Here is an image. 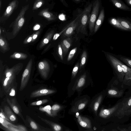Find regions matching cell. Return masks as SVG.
Returning a JSON list of instances; mask_svg holds the SVG:
<instances>
[{
  "instance_id": "obj_1",
  "label": "cell",
  "mask_w": 131,
  "mask_h": 131,
  "mask_svg": "<svg viewBox=\"0 0 131 131\" xmlns=\"http://www.w3.org/2000/svg\"><path fill=\"white\" fill-rule=\"evenodd\" d=\"M92 6V5L91 4L89 5L81 13L78 25L76 29L77 34L80 32L83 34L87 35L86 27L89 22L90 13Z\"/></svg>"
},
{
  "instance_id": "obj_2",
  "label": "cell",
  "mask_w": 131,
  "mask_h": 131,
  "mask_svg": "<svg viewBox=\"0 0 131 131\" xmlns=\"http://www.w3.org/2000/svg\"><path fill=\"white\" fill-rule=\"evenodd\" d=\"M106 56L109 62L119 78H123L124 73L122 68L121 61L110 54L106 53Z\"/></svg>"
},
{
  "instance_id": "obj_3",
  "label": "cell",
  "mask_w": 131,
  "mask_h": 131,
  "mask_svg": "<svg viewBox=\"0 0 131 131\" xmlns=\"http://www.w3.org/2000/svg\"><path fill=\"white\" fill-rule=\"evenodd\" d=\"M29 6V5H27L23 7L15 20L13 27V35H15L19 31L24 25L25 21L24 15Z\"/></svg>"
},
{
  "instance_id": "obj_4",
  "label": "cell",
  "mask_w": 131,
  "mask_h": 131,
  "mask_svg": "<svg viewBox=\"0 0 131 131\" xmlns=\"http://www.w3.org/2000/svg\"><path fill=\"white\" fill-rule=\"evenodd\" d=\"M93 4L92 11L90 14L88 22L89 29L91 33L92 32L94 31L100 8V2L98 0H96Z\"/></svg>"
},
{
  "instance_id": "obj_5",
  "label": "cell",
  "mask_w": 131,
  "mask_h": 131,
  "mask_svg": "<svg viewBox=\"0 0 131 131\" xmlns=\"http://www.w3.org/2000/svg\"><path fill=\"white\" fill-rule=\"evenodd\" d=\"M32 61L30 59L23 73L19 88L20 91L23 90L26 86L29 80L31 71Z\"/></svg>"
},
{
  "instance_id": "obj_6",
  "label": "cell",
  "mask_w": 131,
  "mask_h": 131,
  "mask_svg": "<svg viewBox=\"0 0 131 131\" xmlns=\"http://www.w3.org/2000/svg\"><path fill=\"white\" fill-rule=\"evenodd\" d=\"M81 13L78 15L73 21L69 23L67 29L63 33V35L65 37H69L73 33L78 26Z\"/></svg>"
},
{
  "instance_id": "obj_7",
  "label": "cell",
  "mask_w": 131,
  "mask_h": 131,
  "mask_svg": "<svg viewBox=\"0 0 131 131\" xmlns=\"http://www.w3.org/2000/svg\"><path fill=\"white\" fill-rule=\"evenodd\" d=\"M38 68L40 73L44 79H47L50 71V66L48 62L43 60L39 62L38 65Z\"/></svg>"
},
{
  "instance_id": "obj_8",
  "label": "cell",
  "mask_w": 131,
  "mask_h": 131,
  "mask_svg": "<svg viewBox=\"0 0 131 131\" xmlns=\"http://www.w3.org/2000/svg\"><path fill=\"white\" fill-rule=\"evenodd\" d=\"M53 90L47 89H42L36 91L32 92L30 97L33 98L46 95L52 94L55 92Z\"/></svg>"
},
{
  "instance_id": "obj_9",
  "label": "cell",
  "mask_w": 131,
  "mask_h": 131,
  "mask_svg": "<svg viewBox=\"0 0 131 131\" xmlns=\"http://www.w3.org/2000/svg\"><path fill=\"white\" fill-rule=\"evenodd\" d=\"M38 15L43 17L48 21L54 20L56 19V17L52 13L48 11V9L46 8L41 10Z\"/></svg>"
},
{
  "instance_id": "obj_10",
  "label": "cell",
  "mask_w": 131,
  "mask_h": 131,
  "mask_svg": "<svg viewBox=\"0 0 131 131\" xmlns=\"http://www.w3.org/2000/svg\"><path fill=\"white\" fill-rule=\"evenodd\" d=\"M72 44V40L70 38L68 37L64 39L61 42V45L63 55L66 54L71 47Z\"/></svg>"
},
{
  "instance_id": "obj_11",
  "label": "cell",
  "mask_w": 131,
  "mask_h": 131,
  "mask_svg": "<svg viewBox=\"0 0 131 131\" xmlns=\"http://www.w3.org/2000/svg\"><path fill=\"white\" fill-rule=\"evenodd\" d=\"M112 4L118 8L124 10L131 11V8L121 0H110Z\"/></svg>"
},
{
  "instance_id": "obj_12",
  "label": "cell",
  "mask_w": 131,
  "mask_h": 131,
  "mask_svg": "<svg viewBox=\"0 0 131 131\" xmlns=\"http://www.w3.org/2000/svg\"><path fill=\"white\" fill-rule=\"evenodd\" d=\"M17 1L14 0L9 4L3 14L4 17H8L12 14L16 6Z\"/></svg>"
},
{
  "instance_id": "obj_13",
  "label": "cell",
  "mask_w": 131,
  "mask_h": 131,
  "mask_svg": "<svg viewBox=\"0 0 131 131\" xmlns=\"http://www.w3.org/2000/svg\"><path fill=\"white\" fill-rule=\"evenodd\" d=\"M4 112L10 121H16L17 119L16 117L8 106L6 105L4 106Z\"/></svg>"
},
{
  "instance_id": "obj_14",
  "label": "cell",
  "mask_w": 131,
  "mask_h": 131,
  "mask_svg": "<svg viewBox=\"0 0 131 131\" xmlns=\"http://www.w3.org/2000/svg\"><path fill=\"white\" fill-rule=\"evenodd\" d=\"M104 11L103 9H102L100 11L99 15L96 20L94 28V31L96 32L101 26L104 18Z\"/></svg>"
},
{
  "instance_id": "obj_15",
  "label": "cell",
  "mask_w": 131,
  "mask_h": 131,
  "mask_svg": "<svg viewBox=\"0 0 131 131\" xmlns=\"http://www.w3.org/2000/svg\"><path fill=\"white\" fill-rule=\"evenodd\" d=\"M7 101L14 112L16 114L20 116V110L18 106H17L15 102V99H12L9 100L8 98H7Z\"/></svg>"
},
{
  "instance_id": "obj_16",
  "label": "cell",
  "mask_w": 131,
  "mask_h": 131,
  "mask_svg": "<svg viewBox=\"0 0 131 131\" xmlns=\"http://www.w3.org/2000/svg\"><path fill=\"white\" fill-rule=\"evenodd\" d=\"M109 22L113 26L119 29L123 30L128 31L121 25L117 18L113 17L111 18L109 20Z\"/></svg>"
},
{
  "instance_id": "obj_17",
  "label": "cell",
  "mask_w": 131,
  "mask_h": 131,
  "mask_svg": "<svg viewBox=\"0 0 131 131\" xmlns=\"http://www.w3.org/2000/svg\"><path fill=\"white\" fill-rule=\"evenodd\" d=\"M78 120L79 124L82 127L87 128L91 127V123L88 119L79 116Z\"/></svg>"
},
{
  "instance_id": "obj_18",
  "label": "cell",
  "mask_w": 131,
  "mask_h": 131,
  "mask_svg": "<svg viewBox=\"0 0 131 131\" xmlns=\"http://www.w3.org/2000/svg\"><path fill=\"white\" fill-rule=\"evenodd\" d=\"M117 19L121 25L128 31H131V22L129 20L122 18H118Z\"/></svg>"
},
{
  "instance_id": "obj_19",
  "label": "cell",
  "mask_w": 131,
  "mask_h": 131,
  "mask_svg": "<svg viewBox=\"0 0 131 131\" xmlns=\"http://www.w3.org/2000/svg\"><path fill=\"white\" fill-rule=\"evenodd\" d=\"M54 32V31L52 30L48 33L45 38L41 43L39 46L40 47H42L49 42L53 36Z\"/></svg>"
},
{
  "instance_id": "obj_20",
  "label": "cell",
  "mask_w": 131,
  "mask_h": 131,
  "mask_svg": "<svg viewBox=\"0 0 131 131\" xmlns=\"http://www.w3.org/2000/svg\"><path fill=\"white\" fill-rule=\"evenodd\" d=\"M0 46L1 49L4 52L7 51L9 49L7 41L1 36L0 37Z\"/></svg>"
},
{
  "instance_id": "obj_21",
  "label": "cell",
  "mask_w": 131,
  "mask_h": 131,
  "mask_svg": "<svg viewBox=\"0 0 131 131\" xmlns=\"http://www.w3.org/2000/svg\"><path fill=\"white\" fill-rule=\"evenodd\" d=\"M117 106L114 107L113 108L109 109H104L102 110L99 114L100 116L103 117H106L109 116L114 110H115Z\"/></svg>"
},
{
  "instance_id": "obj_22",
  "label": "cell",
  "mask_w": 131,
  "mask_h": 131,
  "mask_svg": "<svg viewBox=\"0 0 131 131\" xmlns=\"http://www.w3.org/2000/svg\"><path fill=\"white\" fill-rule=\"evenodd\" d=\"M27 55L24 53L16 52L10 56V58L12 59H25L27 57Z\"/></svg>"
},
{
  "instance_id": "obj_23",
  "label": "cell",
  "mask_w": 131,
  "mask_h": 131,
  "mask_svg": "<svg viewBox=\"0 0 131 131\" xmlns=\"http://www.w3.org/2000/svg\"><path fill=\"white\" fill-rule=\"evenodd\" d=\"M87 58V53L84 50L83 52L81 57L79 67L80 69H81L85 64Z\"/></svg>"
},
{
  "instance_id": "obj_24",
  "label": "cell",
  "mask_w": 131,
  "mask_h": 131,
  "mask_svg": "<svg viewBox=\"0 0 131 131\" xmlns=\"http://www.w3.org/2000/svg\"><path fill=\"white\" fill-rule=\"evenodd\" d=\"M39 109L40 111L46 112L49 115L53 116L54 115L51 110V107L49 105H47L44 107L41 106L40 107Z\"/></svg>"
},
{
  "instance_id": "obj_25",
  "label": "cell",
  "mask_w": 131,
  "mask_h": 131,
  "mask_svg": "<svg viewBox=\"0 0 131 131\" xmlns=\"http://www.w3.org/2000/svg\"><path fill=\"white\" fill-rule=\"evenodd\" d=\"M118 58L126 64V65L131 68V60L125 57L119 56H117Z\"/></svg>"
},
{
  "instance_id": "obj_26",
  "label": "cell",
  "mask_w": 131,
  "mask_h": 131,
  "mask_svg": "<svg viewBox=\"0 0 131 131\" xmlns=\"http://www.w3.org/2000/svg\"><path fill=\"white\" fill-rule=\"evenodd\" d=\"M44 3L45 0H36L33 5L32 10H34L39 8Z\"/></svg>"
},
{
  "instance_id": "obj_27",
  "label": "cell",
  "mask_w": 131,
  "mask_h": 131,
  "mask_svg": "<svg viewBox=\"0 0 131 131\" xmlns=\"http://www.w3.org/2000/svg\"><path fill=\"white\" fill-rule=\"evenodd\" d=\"M29 121L30 126L32 129L35 130H41L37 124L34 121L30 119Z\"/></svg>"
},
{
  "instance_id": "obj_28",
  "label": "cell",
  "mask_w": 131,
  "mask_h": 131,
  "mask_svg": "<svg viewBox=\"0 0 131 131\" xmlns=\"http://www.w3.org/2000/svg\"><path fill=\"white\" fill-rule=\"evenodd\" d=\"M49 100L47 99H45L38 101L33 102L30 103V105L32 106L39 105L43 104L48 102Z\"/></svg>"
},
{
  "instance_id": "obj_29",
  "label": "cell",
  "mask_w": 131,
  "mask_h": 131,
  "mask_svg": "<svg viewBox=\"0 0 131 131\" xmlns=\"http://www.w3.org/2000/svg\"><path fill=\"white\" fill-rule=\"evenodd\" d=\"M77 49V48L75 47L72 49L70 51L67 58V61H70L73 58L75 54Z\"/></svg>"
},
{
  "instance_id": "obj_30",
  "label": "cell",
  "mask_w": 131,
  "mask_h": 131,
  "mask_svg": "<svg viewBox=\"0 0 131 131\" xmlns=\"http://www.w3.org/2000/svg\"><path fill=\"white\" fill-rule=\"evenodd\" d=\"M85 75H82L79 79L78 82L77 86L78 87H81L84 84L85 82Z\"/></svg>"
},
{
  "instance_id": "obj_31",
  "label": "cell",
  "mask_w": 131,
  "mask_h": 131,
  "mask_svg": "<svg viewBox=\"0 0 131 131\" xmlns=\"http://www.w3.org/2000/svg\"><path fill=\"white\" fill-rule=\"evenodd\" d=\"M80 63H77L73 68L72 72V77L73 78L75 77L80 67Z\"/></svg>"
},
{
  "instance_id": "obj_32",
  "label": "cell",
  "mask_w": 131,
  "mask_h": 131,
  "mask_svg": "<svg viewBox=\"0 0 131 131\" xmlns=\"http://www.w3.org/2000/svg\"><path fill=\"white\" fill-rule=\"evenodd\" d=\"M102 99L101 96H100L97 99L94 104L93 106V109L94 111H96L98 110L99 106V104L101 102Z\"/></svg>"
},
{
  "instance_id": "obj_33",
  "label": "cell",
  "mask_w": 131,
  "mask_h": 131,
  "mask_svg": "<svg viewBox=\"0 0 131 131\" xmlns=\"http://www.w3.org/2000/svg\"><path fill=\"white\" fill-rule=\"evenodd\" d=\"M60 108V106L59 105L55 104L53 105L51 107V110L54 114L56 115V112L59 110Z\"/></svg>"
},
{
  "instance_id": "obj_34",
  "label": "cell",
  "mask_w": 131,
  "mask_h": 131,
  "mask_svg": "<svg viewBox=\"0 0 131 131\" xmlns=\"http://www.w3.org/2000/svg\"><path fill=\"white\" fill-rule=\"evenodd\" d=\"M68 27V25H67L65 27L63 28L62 30L58 33H56L55 34L53 37V39L55 40H56L67 29Z\"/></svg>"
},
{
  "instance_id": "obj_35",
  "label": "cell",
  "mask_w": 131,
  "mask_h": 131,
  "mask_svg": "<svg viewBox=\"0 0 131 131\" xmlns=\"http://www.w3.org/2000/svg\"><path fill=\"white\" fill-rule=\"evenodd\" d=\"M58 51L59 57L61 60H63V51L60 45H59L58 46Z\"/></svg>"
},
{
  "instance_id": "obj_36",
  "label": "cell",
  "mask_w": 131,
  "mask_h": 131,
  "mask_svg": "<svg viewBox=\"0 0 131 131\" xmlns=\"http://www.w3.org/2000/svg\"><path fill=\"white\" fill-rule=\"evenodd\" d=\"M0 110V117L6 120L10 121L9 120L7 117L3 110L1 108Z\"/></svg>"
},
{
  "instance_id": "obj_37",
  "label": "cell",
  "mask_w": 131,
  "mask_h": 131,
  "mask_svg": "<svg viewBox=\"0 0 131 131\" xmlns=\"http://www.w3.org/2000/svg\"><path fill=\"white\" fill-rule=\"evenodd\" d=\"M52 128L55 131H59L61 129V127L59 125L55 124Z\"/></svg>"
},
{
  "instance_id": "obj_38",
  "label": "cell",
  "mask_w": 131,
  "mask_h": 131,
  "mask_svg": "<svg viewBox=\"0 0 131 131\" xmlns=\"http://www.w3.org/2000/svg\"><path fill=\"white\" fill-rule=\"evenodd\" d=\"M108 93L111 95H114L117 94V92L115 90H111L108 91Z\"/></svg>"
},
{
  "instance_id": "obj_39",
  "label": "cell",
  "mask_w": 131,
  "mask_h": 131,
  "mask_svg": "<svg viewBox=\"0 0 131 131\" xmlns=\"http://www.w3.org/2000/svg\"><path fill=\"white\" fill-rule=\"evenodd\" d=\"M9 95L10 96H14L15 95V90L14 88H12L10 90Z\"/></svg>"
},
{
  "instance_id": "obj_40",
  "label": "cell",
  "mask_w": 131,
  "mask_h": 131,
  "mask_svg": "<svg viewBox=\"0 0 131 131\" xmlns=\"http://www.w3.org/2000/svg\"><path fill=\"white\" fill-rule=\"evenodd\" d=\"M85 104L84 103H81L79 104L78 107V109L79 110H81L83 109L85 106Z\"/></svg>"
},
{
  "instance_id": "obj_41",
  "label": "cell",
  "mask_w": 131,
  "mask_h": 131,
  "mask_svg": "<svg viewBox=\"0 0 131 131\" xmlns=\"http://www.w3.org/2000/svg\"><path fill=\"white\" fill-rule=\"evenodd\" d=\"M59 18L61 20H64L65 19V15L63 14H61L59 16Z\"/></svg>"
},
{
  "instance_id": "obj_42",
  "label": "cell",
  "mask_w": 131,
  "mask_h": 131,
  "mask_svg": "<svg viewBox=\"0 0 131 131\" xmlns=\"http://www.w3.org/2000/svg\"><path fill=\"white\" fill-rule=\"evenodd\" d=\"M40 26L38 24H37L35 25L33 28V29L34 30H38L40 28Z\"/></svg>"
},
{
  "instance_id": "obj_43",
  "label": "cell",
  "mask_w": 131,
  "mask_h": 131,
  "mask_svg": "<svg viewBox=\"0 0 131 131\" xmlns=\"http://www.w3.org/2000/svg\"><path fill=\"white\" fill-rule=\"evenodd\" d=\"M125 1L127 4L131 5V0H125Z\"/></svg>"
},
{
  "instance_id": "obj_44",
  "label": "cell",
  "mask_w": 131,
  "mask_h": 131,
  "mask_svg": "<svg viewBox=\"0 0 131 131\" xmlns=\"http://www.w3.org/2000/svg\"><path fill=\"white\" fill-rule=\"evenodd\" d=\"M32 39V37H29L28 39L27 42H29L31 41Z\"/></svg>"
},
{
  "instance_id": "obj_45",
  "label": "cell",
  "mask_w": 131,
  "mask_h": 131,
  "mask_svg": "<svg viewBox=\"0 0 131 131\" xmlns=\"http://www.w3.org/2000/svg\"><path fill=\"white\" fill-rule=\"evenodd\" d=\"M38 36V35L37 34H34L33 36H32V38L33 39H35Z\"/></svg>"
},
{
  "instance_id": "obj_46",
  "label": "cell",
  "mask_w": 131,
  "mask_h": 131,
  "mask_svg": "<svg viewBox=\"0 0 131 131\" xmlns=\"http://www.w3.org/2000/svg\"><path fill=\"white\" fill-rule=\"evenodd\" d=\"M128 105L129 106H131V99H130L128 103Z\"/></svg>"
},
{
  "instance_id": "obj_47",
  "label": "cell",
  "mask_w": 131,
  "mask_h": 131,
  "mask_svg": "<svg viewBox=\"0 0 131 131\" xmlns=\"http://www.w3.org/2000/svg\"><path fill=\"white\" fill-rule=\"evenodd\" d=\"M75 1H79L80 0H75Z\"/></svg>"
}]
</instances>
